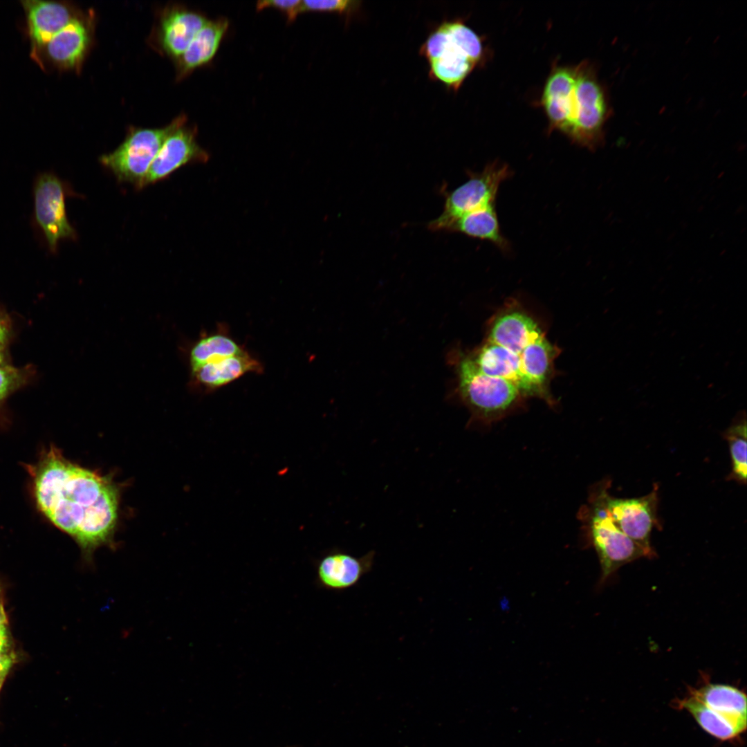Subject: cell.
<instances>
[{
    "instance_id": "obj_34",
    "label": "cell",
    "mask_w": 747,
    "mask_h": 747,
    "mask_svg": "<svg viewBox=\"0 0 747 747\" xmlns=\"http://www.w3.org/2000/svg\"><path fill=\"white\" fill-rule=\"evenodd\" d=\"M0 604H1V602H0Z\"/></svg>"
},
{
    "instance_id": "obj_28",
    "label": "cell",
    "mask_w": 747,
    "mask_h": 747,
    "mask_svg": "<svg viewBox=\"0 0 747 747\" xmlns=\"http://www.w3.org/2000/svg\"><path fill=\"white\" fill-rule=\"evenodd\" d=\"M15 657L11 653H0V668L10 670L14 662Z\"/></svg>"
},
{
    "instance_id": "obj_11",
    "label": "cell",
    "mask_w": 747,
    "mask_h": 747,
    "mask_svg": "<svg viewBox=\"0 0 747 747\" xmlns=\"http://www.w3.org/2000/svg\"><path fill=\"white\" fill-rule=\"evenodd\" d=\"M375 556L374 550L360 557L341 550L331 551L317 564V583L320 587L330 591H342L350 589L372 570Z\"/></svg>"
},
{
    "instance_id": "obj_18",
    "label": "cell",
    "mask_w": 747,
    "mask_h": 747,
    "mask_svg": "<svg viewBox=\"0 0 747 747\" xmlns=\"http://www.w3.org/2000/svg\"><path fill=\"white\" fill-rule=\"evenodd\" d=\"M261 371L260 362L243 351L237 355L204 365L192 373L199 384L209 389H216L247 373H259Z\"/></svg>"
},
{
    "instance_id": "obj_6",
    "label": "cell",
    "mask_w": 747,
    "mask_h": 747,
    "mask_svg": "<svg viewBox=\"0 0 747 747\" xmlns=\"http://www.w3.org/2000/svg\"><path fill=\"white\" fill-rule=\"evenodd\" d=\"M457 372L461 398L474 416L482 420L504 414L521 395L513 382L482 372L470 356L459 359Z\"/></svg>"
},
{
    "instance_id": "obj_21",
    "label": "cell",
    "mask_w": 747,
    "mask_h": 747,
    "mask_svg": "<svg viewBox=\"0 0 747 747\" xmlns=\"http://www.w3.org/2000/svg\"><path fill=\"white\" fill-rule=\"evenodd\" d=\"M556 354L555 349L544 334L531 342L520 354L524 375L548 395L547 383Z\"/></svg>"
},
{
    "instance_id": "obj_3",
    "label": "cell",
    "mask_w": 747,
    "mask_h": 747,
    "mask_svg": "<svg viewBox=\"0 0 747 747\" xmlns=\"http://www.w3.org/2000/svg\"><path fill=\"white\" fill-rule=\"evenodd\" d=\"M575 68V82L564 101L561 131L577 144L595 149L603 142V129L610 113L608 98L591 65L584 62Z\"/></svg>"
},
{
    "instance_id": "obj_17",
    "label": "cell",
    "mask_w": 747,
    "mask_h": 747,
    "mask_svg": "<svg viewBox=\"0 0 747 747\" xmlns=\"http://www.w3.org/2000/svg\"><path fill=\"white\" fill-rule=\"evenodd\" d=\"M689 696L746 728V695L739 688L708 683L699 688H692Z\"/></svg>"
},
{
    "instance_id": "obj_12",
    "label": "cell",
    "mask_w": 747,
    "mask_h": 747,
    "mask_svg": "<svg viewBox=\"0 0 747 747\" xmlns=\"http://www.w3.org/2000/svg\"><path fill=\"white\" fill-rule=\"evenodd\" d=\"M473 362L484 374L513 382L521 395L537 396L551 402L552 398L523 374L519 356L497 344L486 341L473 354Z\"/></svg>"
},
{
    "instance_id": "obj_31",
    "label": "cell",
    "mask_w": 747,
    "mask_h": 747,
    "mask_svg": "<svg viewBox=\"0 0 747 747\" xmlns=\"http://www.w3.org/2000/svg\"><path fill=\"white\" fill-rule=\"evenodd\" d=\"M9 670L0 668V688L3 683V681L8 674Z\"/></svg>"
},
{
    "instance_id": "obj_9",
    "label": "cell",
    "mask_w": 747,
    "mask_h": 747,
    "mask_svg": "<svg viewBox=\"0 0 747 747\" xmlns=\"http://www.w3.org/2000/svg\"><path fill=\"white\" fill-rule=\"evenodd\" d=\"M510 174L508 166L497 163L473 174L465 183L448 194L442 213L429 223L428 228L449 230L461 217L495 205L499 187Z\"/></svg>"
},
{
    "instance_id": "obj_29",
    "label": "cell",
    "mask_w": 747,
    "mask_h": 747,
    "mask_svg": "<svg viewBox=\"0 0 747 747\" xmlns=\"http://www.w3.org/2000/svg\"><path fill=\"white\" fill-rule=\"evenodd\" d=\"M7 634V618L2 604H0V634Z\"/></svg>"
},
{
    "instance_id": "obj_26",
    "label": "cell",
    "mask_w": 747,
    "mask_h": 747,
    "mask_svg": "<svg viewBox=\"0 0 747 747\" xmlns=\"http://www.w3.org/2000/svg\"><path fill=\"white\" fill-rule=\"evenodd\" d=\"M24 381L22 371L12 366H0V403Z\"/></svg>"
},
{
    "instance_id": "obj_15",
    "label": "cell",
    "mask_w": 747,
    "mask_h": 747,
    "mask_svg": "<svg viewBox=\"0 0 747 747\" xmlns=\"http://www.w3.org/2000/svg\"><path fill=\"white\" fill-rule=\"evenodd\" d=\"M544 333L524 311L508 308L495 317L487 341L500 345L520 357L525 347Z\"/></svg>"
},
{
    "instance_id": "obj_25",
    "label": "cell",
    "mask_w": 747,
    "mask_h": 747,
    "mask_svg": "<svg viewBox=\"0 0 747 747\" xmlns=\"http://www.w3.org/2000/svg\"><path fill=\"white\" fill-rule=\"evenodd\" d=\"M360 3V1L350 0L302 1V12L322 11L349 14L356 11Z\"/></svg>"
},
{
    "instance_id": "obj_16",
    "label": "cell",
    "mask_w": 747,
    "mask_h": 747,
    "mask_svg": "<svg viewBox=\"0 0 747 747\" xmlns=\"http://www.w3.org/2000/svg\"><path fill=\"white\" fill-rule=\"evenodd\" d=\"M208 21L199 14L183 8L167 11L161 21L162 46L169 55L179 57Z\"/></svg>"
},
{
    "instance_id": "obj_23",
    "label": "cell",
    "mask_w": 747,
    "mask_h": 747,
    "mask_svg": "<svg viewBox=\"0 0 747 747\" xmlns=\"http://www.w3.org/2000/svg\"><path fill=\"white\" fill-rule=\"evenodd\" d=\"M243 350L231 338L215 333L200 339L190 351L192 371L208 363L237 355Z\"/></svg>"
},
{
    "instance_id": "obj_22",
    "label": "cell",
    "mask_w": 747,
    "mask_h": 747,
    "mask_svg": "<svg viewBox=\"0 0 747 747\" xmlns=\"http://www.w3.org/2000/svg\"><path fill=\"white\" fill-rule=\"evenodd\" d=\"M448 231L459 232L474 238L486 239L503 250L508 243L500 230L495 205L466 214L456 221Z\"/></svg>"
},
{
    "instance_id": "obj_1",
    "label": "cell",
    "mask_w": 747,
    "mask_h": 747,
    "mask_svg": "<svg viewBox=\"0 0 747 747\" xmlns=\"http://www.w3.org/2000/svg\"><path fill=\"white\" fill-rule=\"evenodd\" d=\"M39 511L78 544L91 564L100 547L111 546L119 517L120 487L111 475L75 463L54 446L28 465Z\"/></svg>"
},
{
    "instance_id": "obj_24",
    "label": "cell",
    "mask_w": 747,
    "mask_h": 747,
    "mask_svg": "<svg viewBox=\"0 0 747 747\" xmlns=\"http://www.w3.org/2000/svg\"><path fill=\"white\" fill-rule=\"evenodd\" d=\"M746 415H738L731 425L725 431L723 437L727 441L731 459L732 468L728 479L740 483H746L747 472V430Z\"/></svg>"
},
{
    "instance_id": "obj_33",
    "label": "cell",
    "mask_w": 747,
    "mask_h": 747,
    "mask_svg": "<svg viewBox=\"0 0 747 747\" xmlns=\"http://www.w3.org/2000/svg\"><path fill=\"white\" fill-rule=\"evenodd\" d=\"M2 361H3V358H2V354H1V350H0V365L2 363Z\"/></svg>"
},
{
    "instance_id": "obj_5",
    "label": "cell",
    "mask_w": 747,
    "mask_h": 747,
    "mask_svg": "<svg viewBox=\"0 0 747 747\" xmlns=\"http://www.w3.org/2000/svg\"><path fill=\"white\" fill-rule=\"evenodd\" d=\"M185 122L179 116L161 129H138L129 133L113 151L100 157V163L120 182L131 183L141 188L156 156L167 137Z\"/></svg>"
},
{
    "instance_id": "obj_27",
    "label": "cell",
    "mask_w": 747,
    "mask_h": 747,
    "mask_svg": "<svg viewBox=\"0 0 747 747\" xmlns=\"http://www.w3.org/2000/svg\"><path fill=\"white\" fill-rule=\"evenodd\" d=\"M267 7H273L284 11L289 21H293L297 15L302 12V1L299 0H275L259 1L257 4L258 10Z\"/></svg>"
},
{
    "instance_id": "obj_19",
    "label": "cell",
    "mask_w": 747,
    "mask_h": 747,
    "mask_svg": "<svg viewBox=\"0 0 747 747\" xmlns=\"http://www.w3.org/2000/svg\"><path fill=\"white\" fill-rule=\"evenodd\" d=\"M228 26V22L225 19L206 23L178 57L181 74L193 71L213 57Z\"/></svg>"
},
{
    "instance_id": "obj_14",
    "label": "cell",
    "mask_w": 747,
    "mask_h": 747,
    "mask_svg": "<svg viewBox=\"0 0 747 747\" xmlns=\"http://www.w3.org/2000/svg\"><path fill=\"white\" fill-rule=\"evenodd\" d=\"M26 13L31 55H35L50 38L75 17L71 8L55 1H21Z\"/></svg>"
},
{
    "instance_id": "obj_32",
    "label": "cell",
    "mask_w": 747,
    "mask_h": 747,
    "mask_svg": "<svg viewBox=\"0 0 747 747\" xmlns=\"http://www.w3.org/2000/svg\"><path fill=\"white\" fill-rule=\"evenodd\" d=\"M6 338V330L0 321V344H2Z\"/></svg>"
},
{
    "instance_id": "obj_8",
    "label": "cell",
    "mask_w": 747,
    "mask_h": 747,
    "mask_svg": "<svg viewBox=\"0 0 747 747\" xmlns=\"http://www.w3.org/2000/svg\"><path fill=\"white\" fill-rule=\"evenodd\" d=\"M611 481L595 485L591 492L597 497L617 527L652 557L655 554L650 545L651 533L660 526L658 518V486L640 497L624 499L613 497L609 492Z\"/></svg>"
},
{
    "instance_id": "obj_13",
    "label": "cell",
    "mask_w": 747,
    "mask_h": 747,
    "mask_svg": "<svg viewBox=\"0 0 747 747\" xmlns=\"http://www.w3.org/2000/svg\"><path fill=\"white\" fill-rule=\"evenodd\" d=\"M90 42L89 28L83 21L73 19L54 35L33 58L41 64L43 59L61 68H78Z\"/></svg>"
},
{
    "instance_id": "obj_30",
    "label": "cell",
    "mask_w": 747,
    "mask_h": 747,
    "mask_svg": "<svg viewBox=\"0 0 747 747\" xmlns=\"http://www.w3.org/2000/svg\"><path fill=\"white\" fill-rule=\"evenodd\" d=\"M9 642L8 640L7 634H0V653L7 652Z\"/></svg>"
},
{
    "instance_id": "obj_7",
    "label": "cell",
    "mask_w": 747,
    "mask_h": 747,
    "mask_svg": "<svg viewBox=\"0 0 747 747\" xmlns=\"http://www.w3.org/2000/svg\"><path fill=\"white\" fill-rule=\"evenodd\" d=\"M33 223L52 254L61 241L77 239L66 210V197L71 194L66 183L53 172H44L35 177L33 188Z\"/></svg>"
},
{
    "instance_id": "obj_10",
    "label": "cell",
    "mask_w": 747,
    "mask_h": 747,
    "mask_svg": "<svg viewBox=\"0 0 747 747\" xmlns=\"http://www.w3.org/2000/svg\"><path fill=\"white\" fill-rule=\"evenodd\" d=\"M183 125L167 137L151 164L141 187L167 177L187 163L208 160V153L196 140V131Z\"/></svg>"
},
{
    "instance_id": "obj_2",
    "label": "cell",
    "mask_w": 747,
    "mask_h": 747,
    "mask_svg": "<svg viewBox=\"0 0 747 747\" xmlns=\"http://www.w3.org/2000/svg\"><path fill=\"white\" fill-rule=\"evenodd\" d=\"M429 65L430 77L456 91L481 60L479 36L459 20L442 22L420 49Z\"/></svg>"
},
{
    "instance_id": "obj_4",
    "label": "cell",
    "mask_w": 747,
    "mask_h": 747,
    "mask_svg": "<svg viewBox=\"0 0 747 747\" xmlns=\"http://www.w3.org/2000/svg\"><path fill=\"white\" fill-rule=\"evenodd\" d=\"M582 516L589 542L600 561V583H605L620 567L629 562L640 557H652L617 527L591 492Z\"/></svg>"
},
{
    "instance_id": "obj_20",
    "label": "cell",
    "mask_w": 747,
    "mask_h": 747,
    "mask_svg": "<svg viewBox=\"0 0 747 747\" xmlns=\"http://www.w3.org/2000/svg\"><path fill=\"white\" fill-rule=\"evenodd\" d=\"M676 704L679 708L688 711L704 731L719 740H732L746 729L690 696L679 700Z\"/></svg>"
}]
</instances>
